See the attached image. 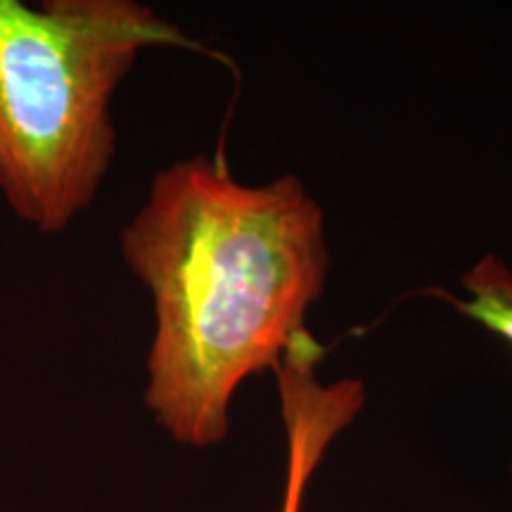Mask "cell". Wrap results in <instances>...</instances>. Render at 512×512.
<instances>
[{"label": "cell", "instance_id": "cell-1", "mask_svg": "<svg viewBox=\"0 0 512 512\" xmlns=\"http://www.w3.org/2000/svg\"><path fill=\"white\" fill-rule=\"evenodd\" d=\"M119 247L155 316L147 411L178 444H221L240 384L309 330L330 271L323 209L297 176L247 185L195 155L157 171Z\"/></svg>", "mask_w": 512, "mask_h": 512}, {"label": "cell", "instance_id": "cell-3", "mask_svg": "<svg viewBox=\"0 0 512 512\" xmlns=\"http://www.w3.org/2000/svg\"><path fill=\"white\" fill-rule=\"evenodd\" d=\"M323 347L302 332L273 368L280 413L287 432V479L280 512H302L311 475L339 432L347 430L366 403V387L356 377L323 384L316 375Z\"/></svg>", "mask_w": 512, "mask_h": 512}, {"label": "cell", "instance_id": "cell-2", "mask_svg": "<svg viewBox=\"0 0 512 512\" xmlns=\"http://www.w3.org/2000/svg\"><path fill=\"white\" fill-rule=\"evenodd\" d=\"M192 48L136 0H0V197L41 235L91 207L114 152L112 100L138 55Z\"/></svg>", "mask_w": 512, "mask_h": 512}, {"label": "cell", "instance_id": "cell-4", "mask_svg": "<svg viewBox=\"0 0 512 512\" xmlns=\"http://www.w3.org/2000/svg\"><path fill=\"white\" fill-rule=\"evenodd\" d=\"M467 299H451L463 316L477 320L512 344V271L494 254H486L460 278ZM444 294V292H441ZM448 299V297H446Z\"/></svg>", "mask_w": 512, "mask_h": 512}]
</instances>
